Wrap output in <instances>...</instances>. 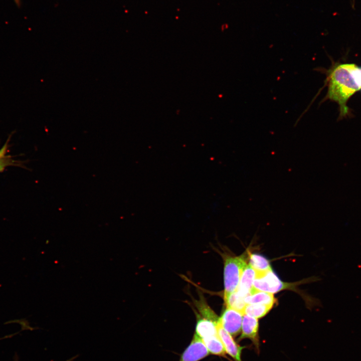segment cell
<instances>
[{
	"mask_svg": "<svg viewBox=\"0 0 361 361\" xmlns=\"http://www.w3.org/2000/svg\"><path fill=\"white\" fill-rule=\"evenodd\" d=\"M14 1L17 6L20 7L21 4V0H14Z\"/></svg>",
	"mask_w": 361,
	"mask_h": 361,
	"instance_id": "obj_17",
	"label": "cell"
},
{
	"mask_svg": "<svg viewBox=\"0 0 361 361\" xmlns=\"http://www.w3.org/2000/svg\"><path fill=\"white\" fill-rule=\"evenodd\" d=\"M272 307L273 306L271 305L261 304H247L244 310V314L259 318L265 316Z\"/></svg>",
	"mask_w": 361,
	"mask_h": 361,
	"instance_id": "obj_14",
	"label": "cell"
},
{
	"mask_svg": "<svg viewBox=\"0 0 361 361\" xmlns=\"http://www.w3.org/2000/svg\"><path fill=\"white\" fill-rule=\"evenodd\" d=\"M300 283L301 282H284L279 279L271 269L262 274L256 275L253 286L256 290L274 293L285 289L294 290L297 284Z\"/></svg>",
	"mask_w": 361,
	"mask_h": 361,
	"instance_id": "obj_3",
	"label": "cell"
},
{
	"mask_svg": "<svg viewBox=\"0 0 361 361\" xmlns=\"http://www.w3.org/2000/svg\"><path fill=\"white\" fill-rule=\"evenodd\" d=\"M78 356V355H75V356H74L70 358L69 359H67V360H65V361H73V360H74L75 359H76Z\"/></svg>",
	"mask_w": 361,
	"mask_h": 361,
	"instance_id": "obj_18",
	"label": "cell"
},
{
	"mask_svg": "<svg viewBox=\"0 0 361 361\" xmlns=\"http://www.w3.org/2000/svg\"><path fill=\"white\" fill-rule=\"evenodd\" d=\"M259 323L257 318L244 314L241 328V334L239 340L248 338L251 340L256 348L259 347Z\"/></svg>",
	"mask_w": 361,
	"mask_h": 361,
	"instance_id": "obj_7",
	"label": "cell"
},
{
	"mask_svg": "<svg viewBox=\"0 0 361 361\" xmlns=\"http://www.w3.org/2000/svg\"><path fill=\"white\" fill-rule=\"evenodd\" d=\"M352 67L353 64H336L326 72L328 91L325 99L337 103L341 117L348 114L347 102L360 89L353 76Z\"/></svg>",
	"mask_w": 361,
	"mask_h": 361,
	"instance_id": "obj_1",
	"label": "cell"
},
{
	"mask_svg": "<svg viewBox=\"0 0 361 361\" xmlns=\"http://www.w3.org/2000/svg\"><path fill=\"white\" fill-rule=\"evenodd\" d=\"M209 354L202 339L196 334L190 344L182 353L178 361H199Z\"/></svg>",
	"mask_w": 361,
	"mask_h": 361,
	"instance_id": "obj_5",
	"label": "cell"
},
{
	"mask_svg": "<svg viewBox=\"0 0 361 361\" xmlns=\"http://www.w3.org/2000/svg\"><path fill=\"white\" fill-rule=\"evenodd\" d=\"M218 322L197 315L195 333L201 339L217 335Z\"/></svg>",
	"mask_w": 361,
	"mask_h": 361,
	"instance_id": "obj_9",
	"label": "cell"
},
{
	"mask_svg": "<svg viewBox=\"0 0 361 361\" xmlns=\"http://www.w3.org/2000/svg\"><path fill=\"white\" fill-rule=\"evenodd\" d=\"M224 297L227 307L236 310L244 315V310L247 305L244 297L240 295L236 290Z\"/></svg>",
	"mask_w": 361,
	"mask_h": 361,
	"instance_id": "obj_13",
	"label": "cell"
},
{
	"mask_svg": "<svg viewBox=\"0 0 361 361\" xmlns=\"http://www.w3.org/2000/svg\"><path fill=\"white\" fill-rule=\"evenodd\" d=\"M246 265L245 253L239 256L224 257V296L236 290Z\"/></svg>",
	"mask_w": 361,
	"mask_h": 361,
	"instance_id": "obj_2",
	"label": "cell"
},
{
	"mask_svg": "<svg viewBox=\"0 0 361 361\" xmlns=\"http://www.w3.org/2000/svg\"><path fill=\"white\" fill-rule=\"evenodd\" d=\"M243 316L241 312L227 307L219 318V322L225 330L235 337L241 332Z\"/></svg>",
	"mask_w": 361,
	"mask_h": 361,
	"instance_id": "obj_4",
	"label": "cell"
},
{
	"mask_svg": "<svg viewBox=\"0 0 361 361\" xmlns=\"http://www.w3.org/2000/svg\"><path fill=\"white\" fill-rule=\"evenodd\" d=\"M217 332L226 353L232 357L234 361H242L241 352L244 347L241 346L236 342L233 336L223 327L219 320L217 324Z\"/></svg>",
	"mask_w": 361,
	"mask_h": 361,
	"instance_id": "obj_6",
	"label": "cell"
},
{
	"mask_svg": "<svg viewBox=\"0 0 361 361\" xmlns=\"http://www.w3.org/2000/svg\"><path fill=\"white\" fill-rule=\"evenodd\" d=\"M256 277L255 270L247 265L242 274L236 291L245 298L251 294L253 289V282Z\"/></svg>",
	"mask_w": 361,
	"mask_h": 361,
	"instance_id": "obj_8",
	"label": "cell"
},
{
	"mask_svg": "<svg viewBox=\"0 0 361 361\" xmlns=\"http://www.w3.org/2000/svg\"><path fill=\"white\" fill-rule=\"evenodd\" d=\"M249 265L255 270L256 275L262 274L272 269L268 260L258 254H250Z\"/></svg>",
	"mask_w": 361,
	"mask_h": 361,
	"instance_id": "obj_12",
	"label": "cell"
},
{
	"mask_svg": "<svg viewBox=\"0 0 361 361\" xmlns=\"http://www.w3.org/2000/svg\"><path fill=\"white\" fill-rule=\"evenodd\" d=\"M9 140L0 148V172H3L9 166L16 165L17 163L12 156L8 154Z\"/></svg>",
	"mask_w": 361,
	"mask_h": 361,
	"instance_id": "obj_15",
	"label": "cell"
},
{
	"mask_svg": "<svg viewBox=\"0 0 361 361\" xmlns=\"http://www.w3.org/2000/svg\"><path fill=\"white\" fill-rule=\"evenodd\" d=\"M276 300L272 293L256 290L254 288L251 294L245 298L247 304H261L273 306Z\"/></svg>",
	"mask_w": 361,
	"mask_h": 361,
	"instance_id": "obj_10",
	"label": "cell"
},
{
	"mask_svg": "<svg viewBox=\"0 0 361 361\" xmlns=\"http://www.w3.org/2000/svg\"><path fill=\"white\" fill-rule=\"evenodd\" d=\"M352 73L354 78L359 86L360 89H361V68L356 66L353 64L352 67Z\"/></svg>",
	"mask_w": 361,
	"mask_h": 361,
	"instance_id": "obj_16",
	"label": "cell"
},
{
	"mask_svg": "<svg viewBox=\"0 0 361 361\" xmlns=\"http://www.w3.org/2000/svg\"><path fill=\"white\" fill-rule=\"evenodd\" d=\"M202 340L209 353L227 358V353L224 346L219 337L218 334L217 335L202 338Z\"/></svg>",
	"mask_w": 361,
	"mask_h": 361,
	"instance_id": "obj_11",
	"label": "cell"
}]
</instances>
